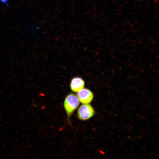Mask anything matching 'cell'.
<instances>
[{
    "label": "cell",
    "instance_id": "obj_1",
    "mask_svg": "<svg viewBox=\"0 0 159 159\" xmlns=\"http://www.w3.org/2000/svg\"><path fill=\"white\" fill-rule=\"evenodd\" d=\"M79 103L77 96L74 94L70 93L66 96L64 102V107L68 117L72 115Z\"/></svg>",
    "mask_w": 159,
    "mask_h": 159
},
{
    "label": "cell",
    "instance_id": "obj_2",
    "mask_svg": "<svg viewBox=\"0 0 159 159\" xmlns=\"http://www.w3.org/2000/svg\"><path fill=\"white\" fill-rule=\"evenodd\" d=\"M95 113L94 110L91 105L88 104H83L78 109L77 115L80 120H85L92 117Z\"/></svg>",
    "mask_w": 159,
    "mask_h": 159
},
{
    "label": "cell",
    "instance_id": "obj_3",
    "mask_svg": "<svg viewBox=\"0 0 159 159\" xmlns=\"http://www.w3.org/2000/svg\"><path fill=\"white\" fill-rule=\"evenodd\" d=\"M93 94L89 89L82 88L78 92L77 97L80 102L83 104L90 103L93 98Z\"/></svg>",
    "mask_w": 159,
    "mask_h": 159
},
{
    "label": "cell",
    "instance_id": "obj_4",
    "mask_svg": "<svg viewBox=\"0 0 159 159\" xmlns=\"http://www.w3.org/2000/svg\"><path fill=\"white\" fill-rule=\"evenodd\" d=\"M85 85V82L81 78L74 77L71 80L70 87L72 90L74 92H78L82 89Z\"/></svg>",
    "mask_w": 159,
    "mask_h": 159
},
{
    "label": "cell",
    "instance_id": "obj_5",
    "mask_svg": "<svg viewBox=\"0 0 159 159\" xmlns=\"http://www.w3.org/2000/svg\"><path fill=\"white\" fill-rule=\"evenodd\" d=\"M1 4L3 5L8 4V0H0Z\"/></svg>",
    "mask_w": 159,
    "mask_h": 159
}]
</instances>
